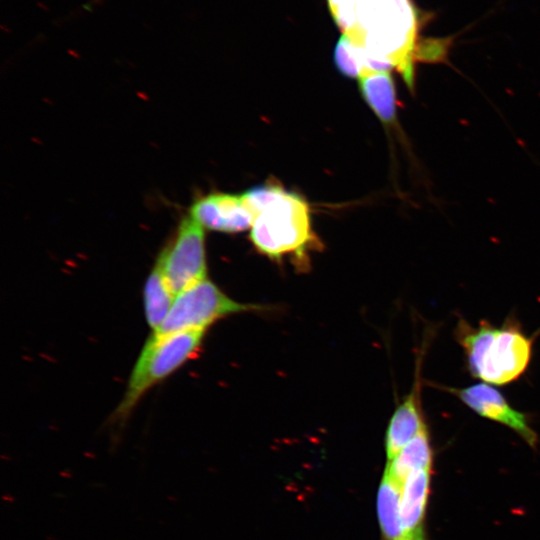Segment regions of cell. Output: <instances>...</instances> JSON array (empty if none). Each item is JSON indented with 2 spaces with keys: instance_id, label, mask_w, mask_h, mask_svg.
Instances as JSON below:
<instances>
[{
  "instance_id": "ba28073f",
  "label": "cell",
  "mask_w": 540,
  "mask_h": 540,
  "mask_svg": "<svg viewBox=\"0 0 540 540\" xmlns=\"http://www.w3.org/2000/svg\"><path fill=\"white\" fill-rule=\"evenodd\" d=\"M203 228L237 233L251 228L253 215L242 194L211 193L198 198L189 214Z\"/></svg>"
},
{
  "instance_id": "5b68a950",
  "label": "cell",
  "mask_w": 540,
  "mask_h": 540,
  "mask_svg": "<svg viewBox=\"0 0 540 540\" xmlns=\"http://www.w3.org/2000/svg\"><path fill=\"white\" fill-rule=\"evenodd\" d=\"M263 309V306L257 304L237 302L214 282L205 278L176 295L164 322L152 334L207 330L210 325L224 317Z\"/></svg>"
},
{
  "instance_id": "9a60e30c",
  "label": "cell",
  "mask_w": 540,
  "mask_h": 540,
  "mask_svg": "<svg viewBox=\"0 0 540 540\" xmlns=\"http://www.w3.org/2000/svg\"><path fill=\"white\" fill-rule=\"evenodd\" d=\"M333 59L337 70L346 77L359 79L370 72L371 58L344 34L336 43Z\"/></svg>"
},
{
  "instance_id": "8992f818",
  "label": "cell",
  "mask_w": 540,
  "mask_h": 540,
  "mask_svg": "<svg viewBox=\"0 0 540 540\" xmlns=\"http://www.w3.org/2000/svg\"><path fill=\"white\" fill-rule=\"evenodd\" d=\"M154 265L175 295L207 278L204 228L185 216Z\"/></svg>"
},
{
  "instance_id": "3957f363",
  "label": "cell",
  "mask_w": 540,
  "mask_h": 540,
  "mask_svg": "<svg viewBox=\"0 0 540 540\" xmlns=\"http://www.w3.org/2000/svg\"><path fill=\"white\" fill-rule=\"evenodd\" d=\"M455 336L463 349L468 372L486 384H510L518 380L530 364L534 339L513 318L499 326L486 320L472 326L459 317Z\"/></svg>"
},
{
  "instance_id": "8fae6325",
  "label": "cell",
  "mask_w": 540,
  "mask_h": 540,
  "mask_svg": "<svg viewBox=\"0 0 540 540\" xmlns=\"http://www.w3.org/2000/svg\"><path fill=\"white\" fill-rule=\"evenodd\" d=\"M362 98L384 124H392L396 119V90L389 71L363 74L359 78Z\"/></svg>"
},
{
  "instance_id": "52a82bcc",
  "label": "cell",
  "mask_w": 540,
  "mask_h": 540,
  "mask_svg": "<svg viewBox=\"0 0 540 540\" xmlns=\"http://www.w3.org/2000/svg\"><path fill=\"white\" fill-rule=\"evenodd\" d=\"M439 388L457 397L464 405L482 418L496 422L514 431L530 447L535 448L538 443L537 433L530 425L527 414L514 408L493 385L477 383L467 387H448L438 385Z\"/></svg>"
},
{
  "instance_id": "9c48e42d",
  "label": "cell",
  "mask_w": 540,
  "mask_h": 540,
  "mask_svg": "<svg viewBox=\"0 0 540 540\" xmlns=\"http://www.w3.org/2000/svg\"><path fill=\"white\" fill-rule=\"evenodd\" d=\"M416 366L415 381L412 389L395 408L385 434V452L387 461L391 460L406 446L426 425L421 404V358Z\"/></svg>"
},
{
  "instance_id": "7c38bea8",
  "label": "cell",
  "mask_w": 540,
  "mask_h": 540,
  "mask_svg": "<svg viewBox=\"0 0 540 540\" xmlns=\"http://www.w3.org/2000/svg\"><path fill=\"white\" fill-rule=\"evenodd\" d=\"M432 468L433 450L426 424L396 456L387 461L385 471L403 484L412 472Z\"/></svg>"
},
{
  "instance_id": "e0dca14e",
  "label": "cell",
  "mask_w": 540,
  "mask_h": 540,
  "mask_svg": "<svg viewBox=\"0 0 540 540\" xmlns=\"http://www.w3.org/2000/svg\"><path fill=\"white\" fill-rule=\"evenodd\" d=\"M398 540H426L424 527H421L413 532L404 534Z\"/></svg>"
},
{
  "instance_id": "7a4b0ae2",
  "label": "cell",
  "mask_w": 540,
  "mask_h": 540,
  "mask_svg": "<svg viewBox=\"0 0 540 540\" xmlns=\"http://www.w3.org/2000/svg\"><path fill=\"white\" fill-rule=\"evenodd\" d=\"M242 197L253 215L249 238L255 249L278 262L289 257L302 271L309 268L310 253L322 243L305 199L275 181L250 188Z\"/></svg>"
},
{
  "instance_id": "6da1fadb",
  "label": "cell",
  "mask_w": 540,
  "mask_h": 540,
  "mask_svg": "<svg viewBox=\"0 0 540 540\" xmlns=\"http://www.w3.org/2000/svg\"><path fill=\"white\" fill-rule=\"evenodd\" d=\"M420 13L412 0H359L356 24L346 35L388 71L396 69L413 88L415 63L446 58L449 40L420 42Z\"/></svg>"
},
{
  "instance_id": "2e32d148",
  "label": "cell",
  "mask_w": 540,
  "mask_h": 540,
  "mask_svg": "<svg viewBox=\"0 0 540 540\" xmlns=\"http://www.w3.org/2000/svg\"><path fill=\"white\" fill-rule=\"evenodd\" d=\"M359 0H327L329 12L344 35H350L356 24Z\"/></svg>"
},
{
  "instance_id": "4fadbf2b",
  "label": "cell",
  "mask_w": 540,
  "mask_h": 540,
  "mask_svg": "<svg viewBox=\"0 0 540 540\" xmlns=\"http://www.w3.org/2000/svg\"><path fill=\"white\" fill-rule=\"evenodd\" d=\"M402 484L384 470L377 492V518L384 540H398L403 536L401 525Z\"/></svg>"
},
{
  "instance_id": "5bb4252c",
  "label": "cell",
  "mask_w": 540,
  "mask_h": 540,
  "mask_svg": "<svg viewBox=\"0 0 540 540\" xmlns=\"http://www.w3.org/2000/svg\"><path fill=\"white\" fill-rule=\"evenodd\" d=\"M175 297L163 274L154 265L143 288L144 313L152 333L164 322Z\"/></svg>"
},
{
  "instance_id": "30bf717a",
  "label": "cell",
  "mask_w": 540,
  "mask_h": 540,
  "mask_svg": "<svg viewBox=\"0 0 540 540\" xmlns=\"http://www.w3.org/2000/svg\"><path fill=\"white\" fill-rule=\"evenodd\" d=\"M431 475L432 469L414 471L402 484L400 517L403 535L423 527Z\"/></svg>"
},
{
  "instance_id": "277c9868",
  "label": "cell",
  "mask_w": 540,
  "mask_h": 540,
  "mask_svg": "<svg viewBox=\"0 0 540 540\" xmlns=\"http://www.w3.org/2000/svg\"><path fill=\"white\" fill-rule=\"evenodd\" d=\"M206 331L151 334L130 373L123 397L113 412V420L125 421L151 388L194 358L201 349Z\"/></svg>"
}]
</instances>
